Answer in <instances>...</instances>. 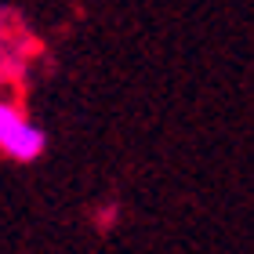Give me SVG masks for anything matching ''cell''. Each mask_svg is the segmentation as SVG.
<instances>
[{
  "instance_id": "obj_1",
  "label": "cell",
  "mask_w": 254,
  "mask_h": 254,
  "mask_svg": "<svg viewBox=\"0 0 254 254\" xmlns=\"http://www.w3.org/2000/svg\"><path fill=\"white\" fill-rule=\"evenodd\" d=\"M48 149V134L33 124L18 106L0 98V153H7L18 164H33Z\"/></svg>"
}]
</instances>
